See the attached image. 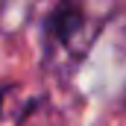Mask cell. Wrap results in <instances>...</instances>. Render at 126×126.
<instances>
[{"label": "cell", "mask_w": 126, "mask_h": 126, "mask_svg": "<svg viewBox=\"0 0 126 126\" xmlns=\"http://www.w3.org/2000/svg\"><path fill=\"white\" fill-rule=\"evenodd\" d=\"M82 27H85V15L79 6H59L50 18V32L62 44H70L76 38V32H82Z\"/></svg>", "instance_id": "cell-1"}]
</instances>
